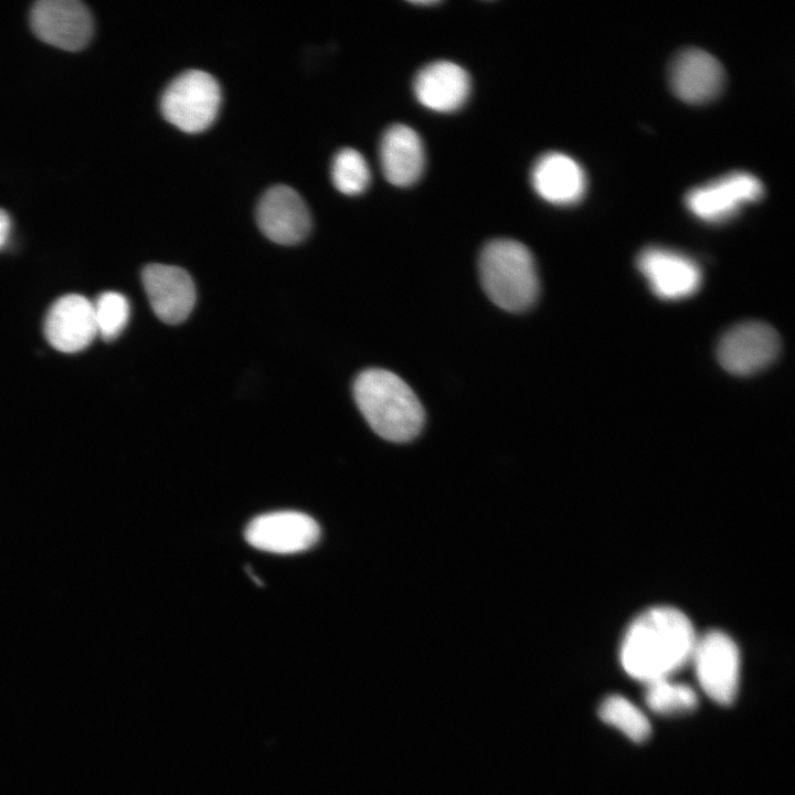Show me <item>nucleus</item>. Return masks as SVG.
Instances as JSON below:
<instances>
[{"instance_id": "1", "label": "nucleus", "mask_w": 795, "mask_h": 795, "mask_svg": "<svg viewBox=\"0 0 795 795\" xmlns=\"http://www.w3.org/2000/svg\"><path fill=\"white\" fill-rule=\"evenodd\" d=\"M696 640L686 614L671 606H654L626 629L621 664L630 677L645 683L667 679L691 660Z\"/></svg>"}, {"instance_id": "2", "label": "nucleus", "mask_w": 795, "mask_h": 795, "mask_svg": "<svg viewBox=\"0 0 795 795\" xmlns=\"http://www.w3.org/2000/svg\"><path fill=\"white\" fill-rule=\"evenodd\" d=\"M353 396L370 427L382 438L405 443L422 431L423 406L395 373L380 368L363 370L354 380Z\"/></svg>"}, {"instance_id": "3", "label": "nucleus", "mask_w": 795, "mask_h": 795, "mask_svg": "<svg viewBox=\"0 0 795 795\" xmlns=\"http://www.w3.org/2000/svg\"><path fill=\"white\" fill-rule=\"evenodd\" d=\"M479 277L488 298L510 312H521L537 300L540 284L529 248L510 239L488 242L479 255Z\"/></svg>"}, {"instance_id": "4", "label": "nucleus", "mask_w": 795, "mask_h": 795, "mask_svg": "<svg viewBox=\"0 0 795 795\" xmlns=\"http://www.w3.org/2000/svg\"><path fill=\"white\" fill-rule=\"evenodd\" d=\"M222 99L218 80L206 71L187 70L165 88L160 99L162 115L188 132H198L212 124Z\"/></svg>"}, {"instance_id": "5", "label": "nucleus", "mask_w": 795, "mask_h": 795, "mask_svg": "<svg viewBox=\"0 0 795 795\" xmlns=\"http://www.w3.org/2000/svg\"><path fill=\"white\" fill-rule=\"evenodd\" d=\"M690 661L704 693L719 704H731L739 689L741 668L734 640L721 630L698 636Z\"/></svg>"}, {"instance_id": "6", "label": "nucleus", "mask_w": 795, "mask_h": 795, "mask_svg": "<svg viewBox=\"0 0 795 795\" xmlns=\"http://www.w3.org/2000/svg\"><path fill=\"white\" fill-rule=\"evenodd\" d=\"M764 194L763 183L754 174L732 171L691 189L685 197L688 211L707 223H723Z\"/></svg>"}, {"instance_id": "7", "label": "nucleus", "mask_w": 795, "mask_h": 795, "mask_svg": "<svg viewBox=\"0 0 795 795\" xmlns=\"http://www.w3.org/2000/svg\"><path fill=\"white\" fill-rule=\"evenodd\" d=\"M781 341L770 325L746 321L728 330L718 344V360L728 372L750 375L768 367L777 357Z\"/></svg>"}, {"instance_id": "8", "label": "nucleus", "mask_w": 795, "mask_h": 795, "mask_svg": "<svg viewBox=\"0 0 795 795\" xmlns=\"http://www.w3.org/2000/svg\"><path fill=\"white\" fill-rule=\"evenodd\" d=\"M31 28L43 42L66 51L84 47L93 34V19L77 0H40L30 13Z\"/></svg>"}, {"instance_id": "9", "label": "nucleus", "mask_w": 795, "mask_h": 795, "mask_svg": "<svg viewBox=\"0 0 795 795\" xmlns=\"http://www.w3.org/2000/svg\"><path fill=\"white\" fill-rule=\"evenodd\" d=\"M320 528L310 516L298 511H275L253 519L246 530V541L271 553H297L312 547Z\"/></svg>"}, {"instance_id": "10", "label": "nucleus", "mask_w": 795, "mask_h": 795, "mask_svg": "<svg viewBox=\"0 0 795 795\" xmlns=\"http://www.w3.org/2000/svg\"><path fill=\"white\" fill-rule=\"evenodd\" d=\"M637 267L653 293L661 299L679 300L695 294L702 275L698 264L680 252L650 246L637 257Z\"/></svg>"}, {"instance_id": "11", "label": "nucleus", "mask_w": 795, "mask_h": 795, "mask_svg": "<svg viewBox=\"0 0 795 795\" xmlns=\"http://www.w3.org/2000/svg\"><path fill=\"white\" fill-rule=\"evenodd\" d=\"M256 221L264 235L286 245L304 240L311 227L305 200L287 184H275L264 192L256 208Z\"/></svg>"}, {"instance_id": "12", "label": "nucleus", "mask_w": 795, "mask_h": 795, "mask_svg": "<svg viewBox=\"0 0 795 795\" xmlns=\"http://www.w3.org/2000/svg\"><path fill=\"white\" fill-rule=\"evenodd\" d=\"M674 94L688 104H704L714 99L724 86V70L709 52L697 47L677 53L668 68Z\"/></svg>"}, {"instance_id": "13", "label": "nucleus", "mask_w": 795, "mask_h": 795, "mask_svg": "<svg viewBox=\"0 0 795 795\" xmlns=\"http://www.w3.org/2000/svg\"><path fill=\"white\" fill-rule=\"evenodd\" d=\"M43 331L57 351L74 353L87 348L97 336L93 301L80 294L57 298L45 315Z\"/></svg>"}, {"instance_id": "14", "label": "nucleus", "mask_w": 795, "mask_h": 795, "mask_svg": "<svg viewBox=\"0 0 795 795\" xmlns=\"http://www.w3.org/2000/svg\"><path fill=\"white\" fill-rule=\"evenodd\" d=\"M142 285L155 315L166 324L188 318L195 303L192 278L183 268L149 264L141 273Z\"/></svg>"}, {"instance_id": "15", "label": "nucleus", "mask_w": 795, "mask_h": 795, "mask_svg": "<svg viewBox=\"0 0 795 795\" xmlns=\"http://www.w3.org/2000/svg\"><path fill=\"white\" fill-rule=\"evenodd\" d=\"M531 184L547 202L572 205L582 200L587 180L584 169L575 159L563 152L551 151L534 162Z\"/></svg>"}, {"instance_id": "16", "label": "nucleus", "mask_w": 795, "mask_h": 795, "mask_svg": "<svg viewBox=\"0 0 795 795\" xmlns=\"http://www.w3.org/2000/svg\"><path fill=\"white\" fill-rule=\"evenodd\" d=\"M417 100L435 112L458 109L467 99L470 80L467 72L451 61H435L422 67L414 78Z\"/></svg>"}, {"instance_id": "17", "label": "nucleus", "mask_w": 795, "mask_h": 795, "mask_svg": "<svg viewBox=\"0 0 795 795\" xmlns=\"http://www.w3.org/2000/svg\"><path fill=\"white\" fill-rule=\"evenodd\" d=\"M380 162L384 177L398 187L417 181L425 166L421 137L411 127L395 124L389 127L380 144Z\"/></svg>"}, {"instance_id": "18", "label": "nucleus", "mask_w": 795, "mask_h": 795, "mask_svg": "<svg viewBox=\"0 0 795 795\" xmlns=\"http://www.w3.org/2000/svg\"><path fill=\"white\" fill-rule=\"evenodd\" d=\"M598 716L634 742H644L651 733L650 722L645 713L621 695L606 697L598 707Z\"/></svg>"}, {"instance_id": "19", "label": "nucleus", "mask_w": 795, "mask_h": 795, "mask_svg": "<svg viewBox=\"0 0 795 795\" xmlns=\"http://www.w3.org/2000/svg\"><path fill=\"white\" fill-rule=\"evenodd\" d=\"M645 701L654 712L672 716L695 710L698 706V696L690 686L667 678L647 683Z\"/></svg>"}, {"instance_id": "20", "label": "nucleus", "mask_w": 795, "mask_h": 795, "mask_svg": "<svg viewBox=\"0 0 795 795\" xmlns=\"http://www.w3.org/2000/svg\"><path fill=\"white\" fill-rule=\"evenodd\" d=\"M371 178L364 157L353 148L339 150L331 163V179L342 193L359 194L369 186Z\"/></svg>"}, {"instance_id": "21", "label": "nucleus", "mask_w": 795, "mask_h": 795, "mask_svg": "<svg viewBox=\"0 0 795 795\" xmlns=\"http://www.w3.org/2000/svg\"><path fill=\"white\" fill-rule=\"evenodd\" d=\"M97 336L105 341L116 339L127 326L130 305L118 292H104L93 301Z\"/></svg>"}, {"instance_id": "22", "label": "nucleus", "mask_w": 795, "mask_h": 795, "mask_svg": "<svg viewBox=\"0 0 795 795\" xmlns=\"http://www.w3.org/2000/svg\"><path fill=\"white\" fill-rule=\"evenodd\" d=\"M11 230V220L9 214L0 209V248L7 243Z\"/></svg>"}]
</instances>
